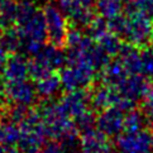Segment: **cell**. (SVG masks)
Listing matches in <instances>:
<instances>
[{
    "mask_svg": "<svg viewBox=\"0 0 153 153\" xmlns=\"http://www.w3.org/2000/svg\"><path fill=\"white\" fill-rule=\"evenodd\" d=\"M20 137L18 147L23 153H37L42 149L47 138L46 125L38 111H28L25 119L19 124Z\"/></svg>",
    "mask_w": 153,
    "mask_h": 153,
    "instance_id": "6da1fadb",
    "label": "cell"
},
{
    "mask_svg": "<svg viewBox=\"0 0 153 153\" xmlns=\"http://www.w3.org/2000/svg\"><path fill=\"white\" fill-rule=\"evenodd\" d=\"M38 113L46 125L47 137L59 140L63 135L75 130V124L71 120V117L63 110L59 102L45 101L38 108Z\"/></svg>",
    "mask_w": 153,
    "mask_h": 153,
    "instance_id": "7a4b0ae2",
    "label": "cell"
},
{
    "mask_svg": "<svg viewBox=\"0 0 153 153\" xmlns=\"http://www.w3.org/2000/svg\"><path fill=\"white\" fill-rule=\"evenodd\" d=\"M95 68L87 62H76L74 65H67L59 72L62 87L67 91L86 89L94 80Z\"/></svg>",
    "mask_w": 153,
    "mask_h": 153,
    "instance_id": "3957f363",
    "label": "cell"
},
{
    "mask_svg": "<svg viewBox=\"0 0 153 153\" xmlns=\"http://www.w3.org/2000/svg\"><path fill=\"white\" fill-rule=\"evenodd\" d=\"M127 28H125L123 38L128 43L135 47H144L147 42H149V37L153 30L152 18L146 14L137 12L132 15H127Z\"/></svg>",
    "mask_w": 153,
    "mask_h": 153,
    "instance_id": "277c9868",
    "label": "cell"
},
{
    "mask_svg": "<svg viewBox=\"0 0 153 153\" xmlns=\"http://www.w3.org/2000/svg\"><path fill=\"white\" fill-rule=\"evenodd\" d=\"M43 14L47 27V39L51 45L57 47H63L66 41V33L68 29V23L62 12L52 4H46L43 8Z\"/></svg>",
    "mask_w": 153,
    "mask_h": 153,
    "instance_id": "5b68a950",
    "label": "cell"
},
{
    "mask_svg": "<svg viewBox=\"0 0 153 153\" xmlns=\"http://www.w3.org/2000/svg\"><path fill=\"white\" fill-rule=\"evenodd\" d=\"M117 146L120 153H151L152 134L144 129L138 132H125L118 135Z\"/></svg>",
    "mask_w": 153,
    "mask_h": 153,
    "instance_id": "8992f818",
    "label": "cell"
},
{
    "mask_svg": "<svg viewBox=\"0 0 153 153\" xmlns=\"http://www.w3.org/2000/svg\"><path fill=\"white\" fill-rule=\"evenodd\" d=\"M96 128L109 138L118 137L124 130V111L117 106H109L96 117Z\"/></svg>",
    "mask_w": 153,
    "mask_h": 153,
    "instance_id": "52a82bcc",
    "label": "cell"
},
{
    "mask_svg": "<svg viewBox=\"0 0 153 153\" xmlns=\"http://www.w3.org/2000/svg\"><path fill=\"white\" fill-rule=\"evenodd\" d=\"M3 91L5 97L13 104L28 106L36 100V89L34 85L27 82L25 80L20 81H5L3 85Z\"/></svg>",
    "mask_w": 153,
    "mask_h": 153,
    "instance_id": "ba28073f",
    "label": "cell"
},
{
    "mask_svg": "<svg viewBox=\"0 0 153 153\" xmlns=\"http://www.w3.org/2000/svg\"><path fill=\"white\" fill-rule=\"evenodd\" d=\"M111 151L109 137L96 127L80 135V153H106Z\"/></svg>",
    "mask_w": 153,
    "mask_h": 153,
    "instance_id": "9c48e42d",
    "label": "cell"
},
{
    "mask_svg": "<svg viewBox=\"0 0 153 153\" xmlns=\"http://www.w3.org/2000/svg\"><path fill=\"white\" fill-rule=\"evenodd\" d=\"M59 104H61V106L63 108V110L67 113L68 117L75 118L89 109L90 94H87L85 89L67 91L66 94L61 97Z\"/></svg>",
    "mask_w": 153,
    "mask_h": 153,
    "instance_id": "30bf717a",
    "label": "cell"
},
{
    "mask_svg": "<svg viewBox=\"0 0 153 153\" xmlns=\"http://www.w3.org/2000/svg\"><path fill=\"white\" fill-rule=\"evenodd\" d=\"M148 84L149 82L147 81L146 76L139 74H128L117 85V89L122 96L137 101L143 97Z\"/></svg>",
    "mask_w": 153,
    "mask_h": 153,
    "instance_id": "8fae6325",
    "label": "cell"
},
{
    "mask_svg": "<svg viewBox=\"0 0 153 153\" xmlns=\"http://www.w3.org/2000/svg\"><path fill=\"white\" fill-rule=\"evenodd\" d=\"M4 81H20L28 76V61L24 56L13 53L8 56L7 62L1 71Z\"/></svg>",
    "mask_w": 153,
    "mask_h": 153,
    "instance_id": "7c38bea8",
    "label": "cell"
},
{
    "mask_svg": "<svg viewBox=\"0 0 153 153\" xmlns=\"http://www.w3.org/2000/svg\"><path fill=\"white\" fill-rule=\"evenodd\" d=\"M19 29L24 37V41L32 39L45 43L47 41V27H46V19L43 10L42 12L37 10V13L24 25L19 27Z\"/></svg>",
    "mask_w": 153,
    "mask_h": 153,
    "instance_id": "4fadbf2b",
    "label": "cell"
},
{
    "mask_svg": "<svg viewBox=\"0 0 153 153\" xmlns=\"http://www.w3.org/2000/svg\"><path fill=\"white\" fill-rule=\"evenodd\" d=\"M122 95L119 94L117 87L114 86H100L95 90L94 94L90 95V104L95 109H106L109 106H115Z\"/></svg>",
    "mask_w": 153,
    "mask_h": 153,
    "instance_id": "5bb4252c",
    "label": "cell"
},
{
    "mask_svg": "<svg viewBox=\"0 0 153 153\" xmlns=\"http://www.w3.org/2000/svg\"><path fill=\"white\" fill-rule=\"evenodd\" d=\"M118 54L120 62L123 63V66L128 71V74H140L142 59H140V51L138 47L125 42L120 47V51Z\"/></svg>",
    "mask_w": 153,
    "mask_h": 153,
    "instance_id": "9a60e30c",
    "label": "cell"
},
{
    "mask_svg": "<svg viewBox=\"0 0 153 153\" xmlns=\"http://www.w3.org/2000/svg\"><path fill=\"white\" fill-rule=\"evenodd\" d=\"M34 57H37L51 71L59 70L63 67V65H66V54L62 52L61 47L53 46L51 43L48 46H43L42 51Z\"/></svg>",
    "mask_w": 153,
    "mask_h": 153,
    "instance_id": "2e32d148",
    "label": "cell"
},
{
    "mask_svg": "<svg viewBox=\"0 0 153 153\" xmlns=\"http://www.w3.org/2000/svg\"><path fill=\"white\" fill-rule=\"evenodd\" d=\"M24 37L22 34L19 27L13 25L0 33V47L8 54L18 53L23 48Z\"/></svg>",
    "mask_w": 153,
    "mask_h": 153,
    "instance_id": "e0dca14e",
    "label": "cell"
},
{
    "mask_svg": "<svg viewBox=\"0 0 153 153\" xmlns=\"http://www.w3.org/2000/svg\"><path fill=\"white\" fill-rule=\"evenodd\" d=\"M61 77H59V75H56L53 72L37 80V84L34 85L37 96L42 97V99H50L61 90Z\"/></svg>",
    "mask_w": 153,
    "mask_h": 153,
    "instance_id": "ac0fdd59",
    "label": "cell"
},
{
    "mask_svg": "<svg viewBox=\"0 0 153 153\" xmlns=\"http://www.w3.org/2000/svg\"><path fill=\"white\" fill-rule=\"evenodd\" d=\"M101 74V80L105 85L109 86H114L117 87V85L122 81L125 76L128 75V71L125 70V67L123 66V63L119 61H110L102 70Z\"/></svg>",
    "mask_w": 153,
    "mask_h": 153,
    "instance_id": "d6986e66",
    "label": "cell"
},
{
    "mask_svg": "<svg viewBox=\"0 0 153 153\" xmlns=\"http://www.w3.org/2000/svg\"><path fill=\"white\" fill-rule=\"evenodd\" d=\"M20 137L19 125L10 122L0 123V146L7 148L10 146H18Z\"/></svg>",
    "mask_w": 153,
    "mask_h": 153,
    "instance_id": "ffe728a7",
    "label": "cell"
},
{
    "mask_svg": "<svg viewBox=\"0 0 153 153\" xmlns=\"http://www.w3.org/2000/svg\"><path fill=\"white\" fill-rule=\"evenodd\" d=\"M124 3L122 0H96L95 8L101 17L110 19L113 17L122 14L124 10Z\"/></svg>",
    "mask_w": 153,
    "mask_h": 153,
    "instance_id": "44dd1931",
    "label": "cell"
},
{
    "mask_svg": "<svg viewBox=\"0 0 153 153\" xmlns=\"http://www.w3.org/2000/svg\"><path fill=\"white\" fill-rule=\"evenodd\" d=\"M36 13L37 7L32 0H19L17 8V17H15V25H24Z\"/></svg>",
    "mask_w": 153,
    "mask_h": 153,
    "instance_id": "7402d4cb",
    "label": "cell"
},
{
    "mask_svg": "<svg viewBox=\"0 0 153 153\" xmlns=\"http://www.w3.org/2000/svg\"><path fill=\"white\" fill-rule=\"evenodd\" d=\"M144 124H147V120L143 111H138L133 109L130 111H127V115H124L125 132H138V130L143 129Z\"/></svg>",
    "mask_w": 153,
    "mask_h": 153,
    "instance_id": "603a6c76",
    "label": "cell"
},
{
    "mask_svg": "<svg viewBox=\"0 0 153 153\" xmlns=\"http://www.w3.org/2000/svg\"><path fill=\"white\" fill-rule=\"evenodd\" d=\"M97 43L105 50V52L110 57L117 56V54L119 53V51H120V47H122V45H123L120 37L111 33V32H108V33L104 34L100 39H97Z\"/></svg>",
    "mask_w": 153,
    "mask_h": 153,
    "instance_id": "cb8c5ba5",
    "label": "cell"
},
{
    "mask_svg": "<svg viewBox=\"0 0 153 153\" xmlns=\"http://www.w3.org/2000/svg\"><path fill=\"white\" fill-rule=\"evenodd\" d=\"M86 32H87V36L92 39H100V38L109 32L108 29V20L101 17V15H95V18L92 19L89 24L86 27Z\"/></svg>",
    "mask_w": 153,
    "mask_h": 153,
    "instance_id": "d4e9b609",
    "label": "cell"
},
{
    "mask_svg": "<svg viewBox=\"0 0 153 153\" xmlns=\"http://www.w3.org/2000/svg\"><path fill=\"white\" fill-rule=\"evenodd\" d=\"M74 119H75L74 120L75 128L77 129V132L80 134L96 127V115L90 109H87L84 113H81L80 115L75 117Z\"/></svg>",
    "mask_w": 153,
    "mask_h": 153,
    "instance_id": "484cf974",
    "label": "cell"
},
{
    "mask_svg": "<svg viewBox=\"0 0 153 153\" xmlns=\"http://www.w3.org/2000/svg\"><path fill=\"white\" fill-rule=\"evenodd\" d=\"M52 72L53 71H51L47 66H45L37 57H32L28 61V76L34 81L45 77V76L50 75Z\"/></svg>",
    "mask_w": 153,
    "mask_h": 153,
    "instance_id": "4316f807",
    "label": "cell"
},
{
    "mask_svg": "<svg viewBox=\"0 0 153 153\" xmlns=\"http://www.w3.org/2000/svg\"><path fill=\"white\" fill-rule=\"evenodd\" d=\"M142 68L140 74L146 77H153V48L144 47L140 51Z\"/></svg>",
    "mask_w": 153,
    "mask_h": 153,
    "instance_id": "83f0119b",
    "label": "cell"
},
{
    "mask_svg": "<svg viewBox=\"0 0 153 153\" xmlns=\"http://www.w3.org/2000/svg\"><path fill=\"white\" fill-rule=\"evenodd\" d=\"M28 108L25 105H20V104H14L12 108H9L7 111V118H8V122L13 123V124H17L19 125L23 120L25 119L27 114H28Z\"/></svg>",
    "mask_w": 153,
    "mask_h": 153,
    "instance_id": "f1b7e54d",
    "label": "cell"
},
{
    "mask_svg": "<svg viewBox=\"0 0 153 153\" xmlns=\"http://www.w3.org/2000/svg\"><path fill=\"white\" fill-rule=\"evenodd\" d=\"M127 20H128L127 15H122V14L108 19V29H109V32H111V33L117 34V36H119L120 38H122L124 36L125 28H127Z\"/></svg>",
    "mask_w": 153,
    "mask_h": 153,
    "instance_id": "f546056e",
    "label": "cell"
},
{
    "mask_svg": "<svg viewBox=\"0 0 153 153\" xmlns=\"http://www.w3.org/2000/svg\"><path fill=\"white\" fill-rule=\"evenodd\" d=\"M17 0H0V15L15 24V17H17Z\"/></svg>",
    "mask_w": 153,
    "mask_h": 153,
    "instance_id": "4dcf8cb0",
    "label": "cell"
},
{
    "mask_svg": "<svg viewBox=\"0 0 153 153\" xmlns=\"http://www.w3.org/2000/svg\"><path fill=\"white\" fill-rule=\"evenodd\" d=\"M84 34L81 33V30L79 29V27H70L68 24V29L66 33V41H65V46H67L68 48H75L77 47L81 41L84 39Z\"/></svg>",
    "mask_w": 153,
    "mask_h": 153,
    "instance_id": "1f68e13d",
    "label": "cell"
},
{
    "mask_svg": "<svg viewBox=\"0 0 153 153\" xmlns=\"http://www.w3.org/2000/svg\"><path fill=\"white\" fill-rule=\"evenodd\" d=\"M43 46H45V43H42V42L32 41V39H25L24 43H23V48H22V50H24V52L28 54V56L34 57V56H37V54L42 51Z\"/></svg>",
    "mask_w": 153,
    "mask_h": 153,
    "instance_id": "d6a6232c",
    "label": "cell"
},
{
    "mask_svg": "<svg viewBox=\"0 0 153 153\" xmlns=\"http://www.w3.org/2000/svg\"><path fill=\"white\" fill-rule=\"evenodd\" d=\"M137 10L153 19V0H130Z\"/></svg>",
    "mask_w": 153,
    "mask_h": 153,
    "instance_id": "836d02e7",
    "label": "cell"
},
{
    "mask_svg": "<svg viewBox=\"0 0 153 153\" xmlns=\"http://www.w3.org/2000/svg\"><path fill=\"white\" fill-rule=\"evenodd\" d=\"M41 153H65L62 146L59 142H57L56 139L50 142V143H45L42 147Z\"/></svg>",
    "mask_w": 153,
    "mask_h": 153,
    "instance_id": "e575fe53",
    "label": "cell"
},
{
    "mask_svg": "<svg viewBox=\"0 0 153 153\" xmlns=\"http://www.w3.org/2000/svg\"><path fill=\"white\" fill-rule=\"evenodd\" d=\"M7 58H8V53L0 47V74H1V71L4 68V65H5V62H7Z\"/></svg>",
    "mask_w": 153,
    "mask_h": 153,
    "instance_id": "d590c367",
    "label": "cell"
},
{
    "mask_svg": "<svg viewBox=\"0 0 153 153\" xmlns=\"http://www.w3.org/2000/svg\"><path fill=\"white\" fill-rule=\"evenodd\" d=\"M4 152H5V153H23L18 146H10V147H7V148H4Z\"/></svg>",
    "mask_w": 153,
    "mask_h": 153,
    "instance_id": "8d00e7d4",
    "label": "cell"
},
{
    "mask_svg": "<svg viewBox=\"0 0 153 153\" xmlns=\"http://www.w3.org/2000/svg\"><path fill=\"white\" fill-rule=\"evenodd\" d=\"M80 3L85 8H94L96 4V0H80Z\"/></svg>",
    "mask_w": 153,
    "mask_h": 153,
    "instance_id": "74e56055",
    "label": "cell"
},
{
    "mask_svg": "<svg viewBox=\"0 0 153 153\" xmlns=\"http://www.w3.org/2000/svg\"><path fill=\"white\" fill-rule=\"evenodd\" d=\"M146 120H147V125H148L149 128L153 129V113L149 114V115H147L146 117Z\"/></svg>",
    "mask_w": 153,
    "mask_h": 153,
    "instance_id": "f35d334b",
    "label": "cell"
},
{
    "mask_svg": "<svg viewBox=\"0 0 153 153\" xmlns=\"http://www.w3.org/2000/svg\"><path fill=\"white\" fill-rule=\"evenodd\" d=\"M3 113H4V100L1 97V94H0V117H1Z\"/></svg>",
    "mask_w": 153,
    "mask_h": 153,
    "instance_id": "ab89813d",
    "label": "cell"
},
{
    "mask_svg": "<svg viewBox=\"0 0 153 153\" xmlns=\"http://www.w3.org/2000/svg\"><path fill=\"white\" fill-rule=\"evenodd\" d=\"M149 43H151V46H152V48H153V30H152L151 37H149Z\"/></svg>",
    "mask_w": 153,
    "mask_h": 153,
    "instance_id": "60d3db41",
    "label": "cell"
},
{
    "mask_svg": "<svg viewBox=\"0 0 153 153\" xmlns=\"http://www.w3.org/2000/svg\"><path fill=\"white\" fill-rule=\"evenodd\" d=\"M0 153H5L4 152V147H1V146H0Z\"/></svg>",
    "mask_w": 153,
    "mask_h": 153,
    "instance_id": "b9f144b4",
    "label": "cell"
},
{
    "mask_svg": "<svg viewBox=\"0 0 153 153\" xmlns=\"http://www.w3.org/2000/svg\"><path fill=\"white\" fill-rule=\"evenodd\" d=\"M152 151H153V134H152Z\"/></svg>",
    "mask_w": 153,
    "mask_h": 153,
    "instance_id": "7bdbcfd3",
    "label": "cell"
},
{
    "mask_svg": "<svg viewBox=\"0 0 153 153\" xmlns=\"http://www.w3.org/2000/svg\"><path fill=\"white\" fill-rule=\"evenodd\" d=\"M122 1H123V3H128V1H129V0H122Z\"/></svg>",
    "mask_w": 153,
    "mask_h": 153,
    "instance_id": "ee69618b",
    "label": "cell"
},
{
    "mask_svg": "<svg viewBox=\"0 0 153 153\" xmlns=\"http://www.w3.org/2000/svg\"><path fill=\"white\" fill-rule=\"evenodd\" d=\"M106 153H111V151H109V152H106Z\"/></svg>",
    "mask_w": 153,
    "mask_h": 153,
    "instance_id": "f6af8a7d",
    "label": "cell"
},
{
    "mask_svg": "<svg viewBox=\"0 0 153 153\" xmlns=\"http://www.w3.org/2000/svg\"><path fill=\"white\" fill-rule=\"evenodd\" d=\"M37 153H38V152H37Z\"/></svg>",
    "mask_w": 153,
    "mask_h": 153,
    "instance_id": "bcb514c9",
    "label": "cell"
}]
</instances>
